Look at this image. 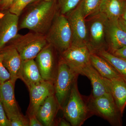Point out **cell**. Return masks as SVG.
<instances>
[{"label": "cell", "mask_w": 126, "mask_h": 126, "mask_svg": "<svg viewBox=\"0 0 126 126\" xmlns=\"http://www.w3.org/2000/svg\"><path fill=\"white\" fill-rule=\"evenodd\" d=\"M10 121L11 126H29V118L22 113L13 117Z\"/></svg>", "instance_id": "26"}, {"label": "cell", "mask_w": 126, "mask_h": 126, "mask_svg": "<svg viewBox=\"0 0 126 126\" xmlns=\"http://www.w3.org/2000/svg\"><path fill=\"white\" fill-rule=\"evenodd\" d=\"M126 3V0H102L99 12L105 15L109 20L118 21Z\"/></svg>", "instance_id": "21"}, {"label": "cell", "mask_w": 126, "mask_h": 126, "mask_svg": "<svg viewBox=\"0 0 126 126\" xmlns=\"http://www.w3.org/2000/svg\"><path fill=\"white\" fill-rule=\"evenodd\" d=\"M79 75L59 59L54 85L55 94L61 110L67 103L72 86Z\"/></svg>", "instance_id": "7"}, {"label": "cell", "mask_w": 126, "mask_h": 126, "mask_svg": "<svg viewBox=\"0 0 126 126\" xmlns=\"http://www.w3.org/2000/svg\"><path fill=\"white\" fill-rule=\"evenodd\" d=\"M118 21L108 20L106 27L107 51L111 53H112L118 49L126 46V32L120 26Z\"/></svg>", "instance_id": "16"}, {"label": "cell", "mask_w": 126, "mask_h": 126, "mask_svg": "<svg viewBox=\"0 0 126 126\" xmlns=\"http://www.w3.org/2000/svg\"><path fill=\"white\" fill-rule=\"evenodd\" d=\"M29 90L30 102L26 112L27 117L36 115L37 110L41 104L48 97L55 94L54 83L43 80L31 86Z\"/></svg>", "instance_id": "11"}, {"label": "cell", "mask_w": 126, "mask_h": 126, "mask_svg": "<svg viewBox=\"0 0 126 126\" xmlns=\"http://www.w3.org/2000/svg\"><path fill=\"white\" fill-rule=\"evenodd\" d=\"M56 50L48 44L36 56L35 61L43 80L54 83L56 79L59 61L56 59Z\"/></svg>", "instance_id": "8"}, {"label": "cell", "mask_w": 126, "mask_h": 126, "mask_svg": "<svg viewBox=\"0 0 126 126\" xmlns=\"http://www.w3.org/2000/svg\"><path fill=\"white\" fill-rule=\"evenodd\" d=\"M61 108L55 94L47 97L38 109L36 116L43 126H56V117Z\"/></svg>", "instance_id": "14"}, {"label": "cell", "mask_w": 126, "mask_h": 126, "mask_svg": "<svg viewBox=\"0 0 126 126\" xmlns=\"http://www.w3.org/2000/svg\"><path fill=\"white\" fill-rule=\"evenodd\" d=\"M89 102L94 115L105 119L111 126H122V117L123 115L111 94L95 98L90 96L89 97Z\"/></svg>", "instance_id": "4"}, {"label": "cell", "mask_w": 126, "mask_h": 126, "mask_svg": "<svg viewBox=\"0 0 126 126\" xmlns=\"http://www.w3.org/2000/svg\"><path fill=\"white\" fill-rule=\"evenodd\" d=\"M29 126H43L36 117V115H32L28 117Z\"/></svg>", "instance_id": "30"}, {"label": "cell", "mask_w": 126, "mask_h": 126, "mask_svg": "<svg viewBox=\"0 0 126 126\" xmlns=\"http://www.w3.org/2000/svg\"><path fill=\"white\" fill-rule=\"evenodd\" d=\"M65 16L72 31L71 45L88 46L87 26L81 7L78 5Z\"/></svg>", "instance_id": "9"}, {"label": "cell", "mask_w": 126, "mask_h": 126, "mask_svg": "<svg viewBox=\"0 0 126 126\" xmlns=\"http://www.w3.org/2000/svg\"><path fill=\"white\" fill-rule=\"evenodd\" d=\"M104 79L116 104L123 115L126 107V81L122 78L111 79L104 78Z\"/></svg>", "instance_id": "19"}, {"label": "cell", "mask_w": 126, "mask_h": 126, "mask_svg": "<svg viewBox=\"0 0 126 126\" xmlns=\"http://www.w3.org/2000/svg\"><path fill=\"white\" fill-rule=\"evenodd\" d=\"M91 50L87 45H71L60 53V59L75 71L90 63Z\"/></svg>", "instance_id": "10"}, {"label": "cell", "mask_w": 126, "mask_h": 126, "mask_svg": "<svg viewBox=\"0 0 126 126\" xmlns=\"http://www.w3.org/2000/svg\"><path fill=\"white\" fill-rule=\"evenodd\" d=\"M90 62L93 67L105 78L111 79L122 78L111 64L97 54L91 52Z\"/></svg>", "instance_id": "20"}, {"label": "cell", "mask_w": 126, "mask_h": 126, "mask_svg": "<svg viewBox=\"0 0 126 126\" xmlns=\"http://www.w3.org/2000/svg\"><path fill=\"white\" fill-rule=\"evenodd\" d=\"M15 83L10 79L0 84V102L10 120L21 113L15 97Z\"/></svg>", "instance_id": "12"}, {"label": "cell", "mask_w": 126, "mask_h": 126, "mask_svg": "<svg viewBox=\"0 0 126 126\" xmlns=\"http://www.w3.org/2000/svg\"><path fill=\"white\" fill-rule=\"evenodd\" d=\"M87 19L88 46L89 49L93 53L100 50H107L106 30L108 19L105 15L99 12Z\"/></svg>", "instance_id": "6"}, {"label": "cell", "mask_w": 126, "mask_h": 126, "mask_svg": "<svg viewBox=\"0 0 126 126\" xmlns=\"http://www.w3.org/2000/svg\"><path fill=\"white\" fill-rule=\"evenodd\" d=\"M94 53L111 64L126 81V60L115 56L105 49L100 50Z\"/></svg>", "instance_id": "22"}, {"label": "cell", "mask_w": 126, "mask_h": 126, "mask_svg": "<svg viewBox=\"0 0 126 126\" xmlns=\"http://www.w3.org/2000/svg\"><path fill=\"white\" fill-rule=\"evenodd\" d=\"M2 62L10 75V79L16 82L18 79V73L22 63L21 57L16 49L10 45L0 50Z\"/></svg>", "instance_id": "17"}, {"label": "cell", "mask_w": 126, "mask_h": 126, "mask_svg": "<svg viewBox=\"0 0 126 126\" xmlns=\"http://www.w3.org/2000/svg\"><path fill=\"white\" fill-rule=\"evenodd\" d=\"M34 59L23 60L18 73V79L24 83L28 89L31 86L44 80Z\"/></svg>", "instance_id": "18"}, {"label": "cell", "mask_w": 126, "mask_h": 126, "mask_svg": "<svg viewBox=\"0 0 126 126\" xmlns=\"http://www.w3.org/2000/svg\"><path fill=\"white\" fill-rule=\"evenodd\" d=\"M56 126H70L71 125L70 123L63 117V118H59L56 121Z\"/></svg>", "instance_id": "32"}, {"label": "cell", "mask_w": 126, "mask_h": 126, "mask_svg": "<svg viewBox=\"0 0 126 126\" xmlns=\"http://www.w3.org/2000/svg\"></svg>", "instance_id": "36"}, {"label": "cell", "mask_w": 126, "mask_h": 126, "mask_svg": "<svg viewBox=\"0 0 126 126\" xmlns=\"http://www.w3.org/2000/svg\"><path fill=\"white\" fill-rule=\"evenodd\" d=\"M40 0H44L45 1H49L51 0H34V1H39Z\"/></svg>", "instance_id": "35"}, {"label": "cell", "mask_w": 126, "mask_h": 126, "mask_svg": "<svg viewBox=\"0 0 126 126\" xmlns=\"http://www.w3.org/2000/svg\"><path fill=\"white\" fill-rule=\"evenodd\" d=\"M111 54L115 56L126 60V46L116 50Z\"/></svg>", "instance_id": "29"}, {"label": "cell", "mask_w": 126, "mask_h": 126, "mask_svg": "<svg viewBox=\"0 0 126 126\" xmlns=\"http://www.w3.org/2000/svg\"><path fill=\"white\" fill-rule=\"evenodd\" d=\"M0 126H11L10 121L8 118L0 102Z\"/></svg>", "instance_id": "28"}, {"label": "cell", "mask_w": 126, "mask_h": 126, "mask_svg": "<svg viewBox=\"0 0 126 126\" xmlns=\"http://www.w3.org/2000/svg\"><path fill=\"white\" fill-rule=\"evenodd\" d=\"M77 79L72 86L67 101L62 110L64 117L72 126H82L88 118L94 115L89 106V97H84L79 92Z\"/></svg>", "instance_id": "2"}, {"label": "cell", "mask_w": 126, "mask_h": 126, "mask_svg": "<svg viewBox=\"0 0 126 126\" xmlns=\"http://www.w3.org/2000/svg\"><path fill=\"white\" fill-rule=\"evenodd\" d=\"M75 72L79 75L86 76L91 81L92 93L90 96L93 97H97L111 94L106 85L104 78L99 74L91 63L79 68Z\"/></svg>", "instance_id": "15"}, {"label": "cell", "mask_w": 126, "mask_h": 126, "mask_svg": "<svg viewBox=\"0 0 126 126\" xmlns=\"http://www.w3.org/2000/svg\"><path fill=\"white\" fill-rule=\"evenodd\" d=\"M34 0H15L8 10L12 14L19 17L24 9Z\"/></svg>", "instance_id": "25"}, {"label": "cell", "mask_w": 126, "mask_h": 126, "mask_svg": "<svg viewBox=\"0 0 126 126\" xmlns=\"http://www.w3.org/2000/svg\"><path fill=\"white\" fill-rule=\"evenodd\" d=\"M119 25L121 27L124 31L126 32V21L123 19L122 18H120L119 19Z\"/></svg>", "instance_id": "33"}, {"label": "cell", "mask_w": 126, "mask_h": 126, "mask_svg": "<svg viewBox=\"0 0 126 126\" xmlns=\"http://www.w3.org/2000/svg\"><path fill=\"white\" fill-rule=\"evenodd\" d=\"M102 0H81L78 5L85 19L99 12Z\"/></svg>", "instance_id": "23"}, {"label": "cell", "mask_w": 126, "mask_h": 126, "mask_svg": "<svg viewBox=\"0 0 126 126\" xmlns=\"http://www.w3.org/2000/svg\"><path fill=\"white\" fill-rule=\"evenodd\" d=\"M15 0H1L0 6L2 10H9Z\"/></svg>", "instance_id": "31"}, {"label": "cell", "mask_w": 126, "mask_h": 126, "mask_svg": "<svg viewBox=\"0 0 126 126\" xmlns=\"http://www.w3.org/2000/svg\"><path fill=\"white\" fill-rule=\"evenodd\" d=\"M19 16L9 10L0 16V50L18 34Z\"/></svg>", "instance_id": "13"}, {"label": "cell", "mask_w": 126, "mask_h": 126, "mask_svg": "<svg viewBox=\"0 0 126 126\" xmlns=\"http://www.w3.org/2000/svg\"><path fill=\"white\" fill-rule=\"evenodd\" d=\"M45 35L48 44L60 53L70 47L72 43V31L65 16L59 12Z\"/></svg>", "instance_id": "3"}, {"label": "cell", "mask_w": 126, "mask_h": 126, "mask_svg": "<svg viewBox=\"0 0 126 126\" xmlns=\"http://www.w3.org/2000/svg\"><path fill=\"white\" fill-rule=\"evenodd\" d=\"M81 0H58V7L60 14L65 15L75 9Z\"/></svg>", "instance_id": "24"}, {"label": "cell", "mask_w": 126, "mask_h": 126, "mask_svg": "<svg viewBox=\"0 0 126 126\" xmlns=\"http://www.w3.org/2000/svg\"><path fill=\"white\" fill-rule=\"evenodd\" d=\"M10 43L17 50L22 60L35 59L48 44L45 35L34 32L18 34Z\"/></svg>", "instance_id": "5"}, {"label": "cell", "mask_w": 126, "mask_h": 126, "mask_svg": "<svg viewBox=\"0 0 126 126\" xmlns=\"http://www.w3.org/2000/svg\"><path fill=\"white\" fill-rule=\"evenodd\" d=\"M121 18L126 21V3L123 10Z\"/></svg>", "instance_id": "34"}, {"label": "cell", "mask_w": 126, "mask_h": 126, "mask_svg": "<svg viewBox=\"0 0 126 126\" xmlns=\"http://www.w3.org/2000/svg\"><path fill=\"white\" fill-rule=\"evenodd\" d=\"M10 79V75L2 62V56L0 54V84Z\"/></svg>", "instance_id": "27"}, {"label": "cell", "mask_w": 126, "mask_h": 126, "mask_svg": "<svg viewBox=\"0 0 126 126\" xmlns=\"http://www.w3.org/2000/svg\"><path fill=\"white\" fill-rule=\"evenodd\" d=\"M41 2L27 12L19 25L20 29H27L35 33L46 35L59 11L54 0Z\"/></svg>", "instance_id": "1"}]
</instances>
